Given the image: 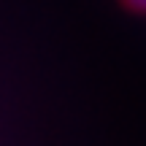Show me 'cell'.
<instances>
[{
    "instance_id": "6da1fadb",
    "label": "cell",
    "mask_w": 146,
    "mask_h": 146,
    "mask_svg": "<svg viewBox=\"0 0 146 146\" xmlns=\"http://www.w3.org/2000/svg\"><path fill=\"white\" fill-rule=\"evenodd\" d=\"M122 3H125L127 8H133V11H141V14H146V0H122Z\"/></svg>"
}]
</instances>
